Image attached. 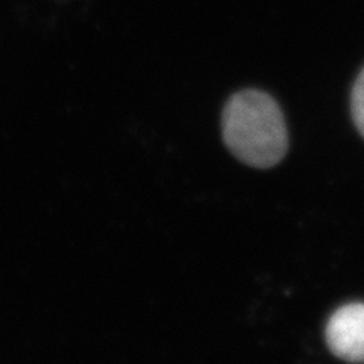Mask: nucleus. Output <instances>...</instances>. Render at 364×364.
I'll list each match as a JSON object with an SVG mask.
<instances>
[{"instance_id":"f257e3e1","label":"nucleus","mask_w":364,"mask_h":364,"mask_svg":"<svg viewBox=\"0 0 364 364\" xmlns=\"http://www.w3.org/2000/svg\"><path fill=\"white\" fill-rule=\"evenodd\" d=\"M222 128L228 149L249 166L272 167L287 152L284 116L277 102L263 91H240L228 100Z\"/></svg>"},{"instance_id":"f03ea898","label":"nucleus","mask_w":364,"mask_h":364,"mask_svg":"<svg viewBox=\"0 0 364 364\" xmlns=\"http://www.w3.org/2000/svg\"><path fill=\"white\" fill-rule=\"evenodd\" d=\"M326 343L338 358L364 363V304L345 305L331 316Z\"/></svg>"},{"instance_id":"7ed1b4c3","label":"nucleus","mask_w":364,"mask_h":364,"mask_svg":"<svg viewBox=\"0 0 364 364\" xmlns=\"http://www.w3.org/2000/svg\"><path fill=\"white\" fill-rule=\"evenodd\" d=\"M352 117L357 124L358 131L364 136V70L360 73L357 82L352 90Z\"/></svg>"}]
</instances>
